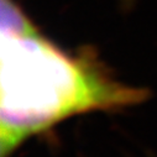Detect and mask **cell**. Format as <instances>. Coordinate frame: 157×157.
Returning <instances> with one entry per match:
<instances>
[{
  "label": "cell",
  "instance_id": "obj_1",
  "mask_svg": "<svg viewBox=\"0 0 157 157\" xmlns=\"http://www.w3.org/2000/svg\"><path fill=\"white\" fill-rule=\"evenodd\" d=\"M0 157L69 117L121 111L150 90L125 84L93 46L67 51L47 37L16 0H2Z\"/></svg>",
  "mask_w": 157,
  "mask_h": 157
},
{
  "label": "cell",
  "instance_id": "obj_2",
  "mask_svg": "<svg viewBox=\"0 0 157 157\" xmlns=\"http://www.w3.org/2000/svg\"><path fill=\"white\" fill-rule=\"evenodd\" d=\"M134 3H135V0H120V5L124 10L129 11L132 6H134Z\"/></svg>",
  "mask_w": 157,
  "mask_h": 157
}]
</instances>
